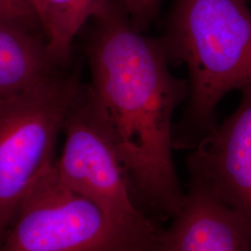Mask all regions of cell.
<instances>
[{
	"label": "cell",
	"mask_w": 251,
	"mask_h": 251,
	"mask_svg": "<svg viewBox=\"0 0 251 251\" xmlns=\"http://www.w3.org/2000/svg\"><path fill=\"white\" fill-rule=\"evenodd\" d=\"M88 45L90 97L125 170L131 198L154 223L184 204L173 159V117L188 96L159 38L145 36L120 5L100 0Z\"/></svg>",
	"instance_id": "6da1fadb"
},
{
	"label": "cell",
	"mask_w": 251,
	"mask_h": 251,
	"mask_svg": "<svg viewBox=\"0 0 251 251\" xmlns=\"http://www.w3.org/2000/svg\"><path fill=\"white\" fill-rule=\"evenodd\" d=\"M171 63L185 65L188 96L173 147L193 150L217 126L229 92L251 86V9L247 0H175L165 36Z\"/></svg>",
	"instance_id": "7a4b0ae2"
},
{
	"label": "cell",
	"mask_w": 251,
	"mask_h": 251,
	"mask_svg": "<svg viewBox=\"0 0 251 251\" xmlns=\"http://www.w3.org/2000/svg\"><path fill=\"white\" fill-rule=\"evenodd\" d=\"M81 85L75 74L58 69L0 101V227L4 235L28 189L55 162L58 136Z\"/></svg>",
	"instance_id": "3957f363"
},
{
	"label": "cell",
	"mask_w": 251,
	"mask_h": 251,
	"mask_svg": "<svg viewBox=\"0 0 251 251\" xmlns=\"http://www.w3.org/2000/svg\"><path fill=\"white\" fill-rule=\"evenodd\" d=\"M65 143L56 161L63 183L90 200L119 230L145 247L159 241L156 223L136 206L125 170L90 97L81 85L63 124Z\"/></svg>",
	"instance_id": "277c9868"
},
{
	"label": "cell",
	"mask_w": 251,
	"mask_h": 251,
	"mask_svg": "<svg viewBox=\"0 0 251 251\" xmlns=\"http://www.w3.org/2000/svg\"><path fill=\"white\" fill-rule=\"evenodd\" d=\"M154 246L136 242L68 188L55 160L22 199L0 251H146Z\"/></svg>",
	"instance_id": "5b68a950"
},
{
	"label": "cell",
	"mask_w": 251,
	"mask_h": 251,
	"mask_svg": "<svg viewBox=\"0 0 251 251\" xmlns=\"http://www.w3.org/2000/svg\"><path fill=\"white\" fill-rule=\"evenodd\" d=\"M237 108L191 150L189 184L230 208L251 233V86Z\"/></svg>",
	"instance_id": "8992f818"
},
{
	"label": "cell",
	"mask_w": 251,
	"mask_h": 251,
	"mask_svg": "<svg viewBox=\"0 0 251 251\" xmlns=\"http://www.w3.org/2000/svg\"><path fill=\"white\" fill-rule=\"evenodd\" d=\"M162 230L160 251H251V233L227 206L188 184L184 204Z\"/></svg>",
	"instance_id": "52a82bcc"
},
{
	"label": "cell",
	"mask_w": 251,
	"mask_h": 251,
	"mask_svg": "<svg viewBox=\"0 0 251 251\" xmlns=\"http://www.w3.org/2000/svg\"><path fill=\"white\" fill-rule=\"evenodd\" d=\"M60 67L44 40L0 21V101L30 89Z\"/></svg>",
	"instance_id": "ba28073f"
},
{
	"label": "cell",
	"mask_w": 251,
	"mask_h": 251,
	"mask_svg": "<svg viewBox=\"0 0 251 251\" xmlns=\"http://www.w3.org/2000/svg\"><path fill=\"white\" fill-rule=\"evenodd\" d=\"M100 0H44L39 23L54 62L63 67L69 62L73 42L91 19Z\"/></svg>",
	"instance_id": "9c48e42d"
},
{
	"label": "cell",
	"mask_w": 251,
	"mask_h": 251,
	"mask_svg": "<svg viewBox=\"0 0 251 251\" xmlns=\"http://www.w3.org/2000/svg\"><path fill=\"white\" fill-rule=\"evenodd\" d=\"M0 21L32 32L34 27L40 26L35 11L26 0H0Z\"/></svg>",
	"instance_id": "30bf717a"
},
{
	"label": "cell",
	"mask_w": 251,
	"mask_h": 251,
	"mask_svg": "<svg viewBox=\"0 0 251 251\" xmlns=\"http://www.w3.org/2000/svg\"><path fill=\"white\" fill-rule=\"evenodd\" d=\"M136 28L144 31L155 17L161 0H118Z\"/></svg>",
	"instance_id": "8fae6325"
},
{
	"label": "cell",
	"mask_w": 251,
	"mask_h": 251,
	"mask_svg": "<svg viewBox=\"0 0 251 251\" xmlns=\"http://www.w3.org/2000/svg\"><path fill=\"white\" fill-rule=\"evenodd\" d=\"M27 3L30 5V7L33 9L36 13V17L39 21V17L42 12V8H43V1L44 0H26ZM40 24V23H39ZM41 26V25H40Z\"/></svg>",
	"instance_id": "7c38bea8"
},
{
	"label": "cell",
	"mask_w": 251,
	"mask_h": 251,
	"mask_svg": "<svg viewBox=\"0 0 251 251\" xmlns=\"http://www.w3.org/2000/svg\"><path fill=\"white\" fill-rule=\"evenodd\" d=\"M160 251V249H159V243H158L155 247H153L152 249H150V250H148V251Z\"/></svg>",
	"instance_id": "4fadbf2b"
},
{
	"label": "cell",
	"mask_w": 251,
	"mask_h": 251,
	"mask_svg": "<svg viewBox=\"0 0 251 251\" xmlns=\"http://www.w3.org/2000/svg\"><path fill=\"white\" fill-rule=\"evenodd\" d=\"M3 237H4V233H3V231H2V229H1V227H0V245H1V243H2Z\"/></svg>",
	"instance_id": "5bb4252c"
}]
</instances>
